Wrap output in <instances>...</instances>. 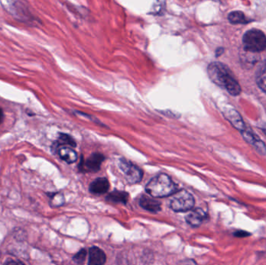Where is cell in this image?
Listing matches in <instances>:
<instances>
[{
    "label": "cell",
    "mask_w": 266,
    "mask_h": 265,
    "mask_svg": "<svg viewBox=\"0 0 266 265\" xmlns=\"http://www.w3.org/2000/svg\"><path fill=\"white\" fill-rule=\"evenodd\" d=\"M208 77L212 83L224 88L233 96H237L241 92V88L236 80L229 68L221 63H212L207 69Z\"/></svg>",
    "instance_id": "cell-1"
},
{
    "label": "cell",
    "mask_w": 266,
    "mask_h": 265,
    "mask_svg": "<svg viewBox=\"0 0 266 265\" xmlns=\"http://www.w3.org/2000/svg\"><path fill=\"white\" fill-rule=\"evenodd\" d=\"M146 191L152 198H165L173 195L178 191V188L168 174H161L148 182Z\"/></svg>",
    "instance_id": "cell-2"
},
{
    "label": "cell",
    "mask_w": 266,
    "mask_h": 265,
    "mask_svg": "<svg viewBox=\"0 0 266 265\" xmlns=\"http://www.w3.org/2000/svg\"><path fill=\"white\" fill-rule=\"evenodd\" d=\"M243 45L246 51L258 53L266 50V36L262 31L252 29L247 31L243 37Z\"/></svg>",
    "instance_id": "cell-3"
},
{
    "label": "cell",
    "mask_w": 266,
    "mask_h": 265,
    "mask_svg": "<svg viewBox=\"0 0 266 265\" xmlns=\"http://www.w3.org/2000/svg\"><path fill=\"white\" fill-rule=\"evenodd\" d=\"M195 205L193 196L185 190H180L173 194L170 200V207L177 213L189 211Z\"/></svg>",
    "instance_id": "cell-4"
},
{
    "label": "cell",
    "mask_w": 266,
    "mask_h": 265,
    "mask_svg": "<svg viewBox=\"0 0 266 265\" xmlns=\"http://www.w3.org/2000/svg\"><path fill=\"white\" fill-rule=\"evenodd\" d=\"M119 168L126 175L128 182L131 184H136L142 181L143 173L137 166L132 164L126 160L121 159L119 161Z\"/></svg>",
    "instance_id": "cell-5"
},
{
    "label": "cell",
    "mask_w": 266,
    "mask_h": 265,
    "mask_svg": "<svg viewBox=\"0 0 266 265\" xmlns=\"http://www.w3.org/2000/svg\"><path fill=\"white\" fill-rule=\"evenodd\" d=\"M4 8L8 11L11 15L14 16L17 20L27 22L33 20L31 13L28 9L21 2H5L2 3Z\"/></svg>",
    "instance_id": "cell-6"
},
{
    "label": "cell",
    "mask_w": 266,
    "mask_h": 265,
    "mask_svg": "<svg viewBox=\"0 0 266 265\" xmlns=\"http://www.w3.org/2000/svg\"><path fill=\"white\" fill-rule=\"evenodd\" d=\"M104 157L100 153H93L88 159L80 164V170L83 172H97L100 170Z\"/></svg>",
    "instance_id": "cell-7"
},
{
    "label": "cell",
    "mask_w": 266,
    "mask_h": 265,
    "mask_svg": "<svg viewBox=\"0 0 266 265\" xmlns=\"http://www.w3.org/2000/svg\"><path fill=\"white\" fill-rule=\"evenodd\" d=\"M224 115L226 119L229 121L231 125L235 127L237 130L241 131V132L245 130V125H244V122H243L242 118H241V115L237 111L234 110L231 107L230 108H226L224 109Z\"/></svg>",
    "instance_id": "cell-8"
},
{
    "label": "cell",
    "mask_w": 266,
    "mask_h": 265,
    "mask_svg": "<svg viewBox=\"0 0 266 265\" xmlns=\"http://www.w3.org/2000/svg\"><path fill=\"white\" fill-rule=\"evenodd\" d=\"M206 217V214L202 208H192L188 211L185 217L187 223L193 227H198L202 225Z\"/></svg>",
    "instance_id": "cell-9"
},
{
    "label": "cell",
    "mask_w": 266,
    "mask_h": 265,
    "mask_svg": "<svg viewBox=\"0 0 266 265\" xmlns=\"http://www.w3.org/2000/svg\"><path fill=\"white\" fill-rule=\"evenodd\" d=\"M243 136L248 143L251 144L252 146L255 148L256 150L258 151L260 154L265 155L266 146L262 141L260 140L258 137L254 135L252 132L250 131L244 130L242 132Z\"/></svg>",
    "instance_id": "cell-10"
},
{
    "label": "cell",
    "mask_w": 266,
    "mask_h": 265,
    "mask_svg": "<svg viewBox=\"0 0 266 265\" xmlns=\"http://www.w3.org/2000/svg\"><path fill=\"white\" fill-rule=\"evenodd\" d=\"M107 257L104 252L97 247H92L89 250L88 265H103Z\"/></svg>",
    "instance_id": "cell-11"
},
{
    "label": "cell",
    "mask_w": 266,
    "mask_h": 265,
    "mask_svg": "<svg viewBox=\"0 0 266 265\" xmlns=\"http://www.w3.org/2000/svg\"><path fill=\"white\" fill-rule=\"evenodd\" d=\"M139 204L142 208L150 213H157L161 210V202L149 196L142 195L139 199Z\"/></svg>",
    "instance_id": "cell-12"
},
{
    "label": "cell",
    "mask_w": 266,
    "mask_h": 265,
    "mask_svg": "<svg viewBox=\"0 0 266 265\" xmlns=\"http://www.w3.org/2000/svg\"><path fill=\"white\" fill-rule=\"evenodd\" d=\"M109 187H110V184L107 178H99L94 180L90 184L89 190L92 194H105L109 191Z\"/></svg>",
    "instance_id": "cell-13"
},
{
    "label": "cell",
    "mask_w": 266,
    "mask_h": 265,
    "mask_svg": "<svg viewBox=\"0 0 266 265\" xmlns=\"http://www.w3.org/2000/svg\"><path fill=\"white\" fill-rule=\"evenodd\" d=\"M58 154L60 158L67 164H73L77 161V152L70 147H61L59 149Z\"/></svg>",
    "instance_id": "cell-14"
},
{
    "label": "cell",
    "mask_w": 266,
    "mask_h": 265,
    "mask_svg": "<svg viewBox=\"0 0 266 265\" xmlns=\"http://www.w3.org/2000/svg\"><path fill=\"white\" fill-rule=\"evenodd\" d=\"M106 199L110 202L126 204L129 201V194L126 191H114L107 196Z\"/></svg>",
    "instance_id": "cell-15"
},
{
    "label": "cell",
    "mask_w": 266,
    "mask_h": 265,
    "mask_svg": "<svg viewBox=\"0 0 266 265\" xmlns=\"http://www.w3.org/2000/svg\"><path fill=\"white\" fill-rule=\"evenodd\" d=\"M256 82L260 89L266 93V61L259 66L256 73Z\"/></svg>",
    "instance_id": "cell-16"
},
{
    "label": "cell",
    "mask_w": 266,
    "mask_h": 265,
    "mask_svg": "<svg viewBox=\"0 0 266 265\" xmlns=\"http://www.w3.org/2000/svg\"><path fill=\"white\" fill-rule=\"evenodd\" d=\"M228 20L233 24H247L248 22L244 14L240 11L231 13L228 16Z\"/></svg>",
    "instance_id": "cell-17"
},
{
    "label": "cell",
    "mask_w": 266,
    "mask_h": 265,
    "mask_svg": "<svg viewBox=\"0 0 266 265\" xmlns=\"http://www.w3.org/2000/svg\"><path fill=\"white\" fill-rule=\"evenodd\" d=\"M56 143L58 145H67L71 147H76L77 145L74 139L71 136L64 133L60 134V137H59L58 141Z\"/></svg>",
    "instance_id": "cell-18"
},
{
    "label": "cell",
    "mask_w": 266,
    "mask_h": 265,
    "mask_svg": "<svg viewBox=\"0 0 266 265\" xmlns=\"http://www.w3.org/2000/svg\"><path fill=\"white\" fill-rule=\"evenodd\" d=\"M49 197L51 198L50 204L51 207H60L64 204V196L61 193H54V194H50Z\"/></svg>",
    "instance_id": "cell-19"
},
{
    "label": "cell",
    "mask_w": 266,
    "mask_h": 265,
    "mask_svg": "<svg viewBox=\"0 0 266 265\" xmlns=\"http://www.w3.org/2000/svg\"><path fill=\"white\" fill-rule=\"evenodd\" d=\"M86 257H87V250L82 249L73 257V260L78 264L82 265L84 263Z\"/></svg>",
    "instance_id": "cell-20"
},
{
    "label": "cell",
    "mask_w": 266,
    "mask_h": 265,
    "mask_svg": "<svg viewBox=\"0 0 266 265\" xmlns=\"http://www.w3.org/2000/svg\"><path fill=\"white\" fill-rule=\"evenodd\" d=\"M4 265H25L21 260L18 259L8 258L5 262Z\"/></svg>",
    "instance_id": "cell-21"
},
{
    "label": "cell",
    "mask_w": 266,
    "mask_h": 265,
    "mask_svg": "<svg viewBox=\"0 0 266 265\" xmlns=\"http://www.w3.org/2000/svg\"><path fill=\"white\" fill-rule=\"evenodd\" d=\"M234 236L237 237H239V238H243V237H248L250 236V233L248 232L244 231V230H239V231H237L234 233Z\"/></svg>",
    "instance_id": "cell-22"
},
{
    "label": "cell",
    "mask_w": 266,
    "mask_h": 265,
    "mask_svg": "<svg viewBox=\"0 0 266 265\" xmlns=\"http://www.w3.org/2000/svg\"><path fill=\"white\" fill-rule=\"evenodd\" d=\"M4 112H3L2 109H0V124L2 123L3 121H4Z\"/></svg>",
    "instance_id": "cell-23"
},
{
    "label": "cell",
    "mask_w": 266,
    "mask_h": 265,
    "mask_svg": "<svg viewBox=\"0 0 266 265\" xmlns=\"http://www.w3.org/2000/svg\"><path fill=\"white\" fill-rule=\"evenodd\" d=\"M1 255H2V253H1V251H0V257H1Z\"/></svg>",
    "instance_id": "cell-24"
},
{
    "label": "cell",
    "mask_w": 266,
    "mask_h": 265,
    "mask_svg": "<svg viewBox=\"0 0 266 265\" xmlns=\"http://www.w3.org/2000/svg\"><path fill=\"white\" fill-rule=\"evenodd\" d=\"M264 134H265V135H266V130H264Z\"/></svg>",
    "instance_id": "cell-25"
}]
</instances>
